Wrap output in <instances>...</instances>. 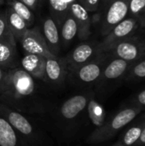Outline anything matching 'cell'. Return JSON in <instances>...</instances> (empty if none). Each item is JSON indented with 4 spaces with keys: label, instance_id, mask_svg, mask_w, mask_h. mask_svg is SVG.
I'll list each match as a JSON object with an SVG mask.
<instances>
[{
    "label": "cell",
    "instance_id": "cell-1",
    "mask_svg": "<svg viewBox=\"0 0 145 146\" xmlns=\"http://www.w3.org/2000/svg\"><path fill=\"white\" fill-rule=\"evenodd\" d=\"M93 93V90L86 89L55 103L50 113L39 121L55 142L68 145L79 138L87 123L85 110Z\"/></svg>",
    "mask_w": 145,
    "mask_h": 146
},
{
    "label": "cell",
    "instance_id": "cell-2",
    "mask_svg": "<svg viewBox=\"0 0 145 146\" xmlns=\"http://www.w3.org/2000/svg\"><path fill=\"white\" fill-rule=\"evenodd\" d=\"M0 102L38 121L50 113L55 104L38 93L35 80L19 66L7 71Z\"/></svg>",
    "mask_w": 145,
    "mask_h": 146
},
{
    "label": "cell",
    "instance_id": "cell-3",
    "mask_svg": "<svg viewBox=\"0 0 145 146\" xmlns=\"http://www.w3.org/2000/svg\"><path fill=\"white\" fill-rule=\"evenodd\" d=\"M0 115L17 132L28 146H54L55 141L35 118L0 102Z\"/></svg>",
    "mask_w": 145,
    "mask_h": 146
},
{
    "label": "cell",
    "instance_id": "cell-4",
    "mask_svg": "<svg viewBox=\"0 0 145 146\" xmlns=\"http://www.w3.org/2000/svg\"><path fill=\"white\" fill-rule=\"evenodd\" d=\"M143 109L135 104L122 108L107 119L101 127L93 130L87 136L85 142L88 145H96L111 139L121 129L129 125L142 112Z\"/></svg>",
    "mask_w": 145,
    "mask_h": 146
},
{
    "label": "cell",
    "instance_id": "cell-5",
    "mask_svg": "<svg viewBox=\"0 0 145 146\" xmlns=\"http://www.w3.org/2000/svg\"><path fill=\"white\" fill-rule=\"evenodd\" d=\"M107 62L108 56L104 54H98L92 60L68 72L67 81L77 88L91 89L100 80Z\"/></svg>",
    "mask_w": 145,
    "mask_h": 146
},
{
    "label": "cell",
    "instance_id": "cell-6",
    "mask_svg": "<svg viewBox=\"0 0 145 146\" xmlns=\"http://www.w3.org/2000/svg\"><path fill=\"white\" fill-rule=\"evenodd\" d=\"M141 27L143 26L138 20L131 16L126 17L104 36L103 40L97 44L98 53L106 54L115 44L133 36Z\"/></svg>",
    "mask_w": 145,
    "mask_h": 146
},
{
    "label": "cell",
    "instance_id": "cell-7",
    "mask_svg": "<svg viewBox=\"0 0 145 146\" xmlns=\"http://www.w3.org/2000/svg\"><path fill=\"white\" fill-rule=\"evenodd\" d=\"M104 55L134 63L145 56V40L133 35L115 44Z\"/></svg>",
    "mask_w": 145,
    "mask_h": 146
},
{
    "label": "cell",
    "instance_id": "cell-8",
    "mask_svg": "<svg viewBox=\"0 0 145 146\" xmlns=\"http://www.w3.org/2000/svg\"><path fill=\"white\" fill-rule=\"evenodd\" d=\"M130 0H109L101 12V33L106 36L117 24L128 17Z\"/></svg>",
    "mask_w": 145,
    "mask_h": 146
},
{
    "label": "cell",
    "instance_id": "cell-9",
    "mask_svg": "<svg viewBox=\"0 0 145 146\" xmlns=\"http://www.w3.org/2000/svg\"><path fill=\"white\" fill-rule=\"evenodd\" d=\"M132 64V62H126L121 58H112L104 66L101 78L96 85L97 90L94 91L95 94L98 93L103 95L107 93L109 86L115 81L125 76Z\"/></svg>",
    "mask_w": 145,
    "mask_h": 146
},
{
    "label": "cell",
    "instance_id": "cell-10",
    "mask_svg": "<svg viewBox=\"0 0 145 146\" xmlns=\"http://www.w3.org/2000/svg\"><path fill=\"white\" fill-rule=\"evenodd\" d=\"M21 48L26 53L44 56V58H53L55 56L50 50L41 30L36 27L28 28L19 40Z\"/></svg>",
    "mask_w": 145,
    "mask_h": 146
},
{
    "label": "cell",
    "instance_id": "cell-11",
    "mask_svg": "<svg viewBox=\"0 0 145 146\" xmlns=\"http://www.w3.org/2000/svg\"><path fill=\"white\" fill-rule=\"evenodd\" d=\"M68 67L64 58L56 56L45 58V80L46 85L53 88H62L68 80Z\"/></svg>",
    "mask_w": 145,
    "mask_h": 146
},
{
    "label": "cell",
    "instance_id": "cell-12",
    "mask_svg": "<svg viewBox=\"0 0 145 146\" xmlns=\"http://www.w3.org/2000/svg\"><path fill=\"white\" fill-rule=\"evenodd\" d=\"M97 44L85 42L76 46L65 57L68 71L70 72L78 67L88 62L98 55Z\"/></svg>",
    "mask_w": 145,
    "mask_h": 146
},
{
    "label": "cell",
    "instance_id": "cell-13",
    "mask_svg": "<svg viewBox=\"0 0 145 146\" xmlns=\"http://www.w3.org/2000/svg\"><path fill=\"white\" fill-rule=\"evenodd\" d=\"M70 14L74 18L78 26V38L82 41L88 39L91 33V18L90 12L77 1L71 5Z\"/></svg>",
    "mask_w": 145,
    "mask_h": 146
},
{
    "label": "cell",
    "instance_id": "cell-14",
    "mask_svg": "<svg viewBox=\"0 0 145 146\" xmlns=\"http://www.w3.org/2000/svg\"><path fill=\"white\" fill-rule=\"evenodd\" d=\"M20 67L35 80L45 83V58L44 56L26 53L21 60Z\"/></svg>",
    "mask_w": 145,
    "mask_h": 146
},
{
    "label": "cell",
    "instance_id": "cell-15",
    "mask_svg": "<svg viewBox=\"0 0 145 146\" xmlns=\"http://www.w3.org/2000/svg\"><path fill=\"white\" fill-rule=\"evenodd\" d=\"M85 113L87 123L93 127V130L101 127L107 120V113L105 108L100 103L98 98H96L95 92L91 96L88 100Z\"/></svg>",
    "mask_w": 145,
    "mask_h": 146
},
{
    "label": "cell",
    "instance_id": "cell-16",
    "mask_svg": "<svg viewBox=\"0 0 145 146\" xmlns=\"http://www.w3.org/2000/svg\"><path fill=\"white\" fill-rule=\"evenodd\" d=\"M42 30L44 40L50 50L55 56H58L61 48V37L59 27L57 26V24L51 16H47L44 20Z\"/></svg>",
    "mask_w": 145,
    "mask_h": 146
},
{
    "label": "cell",
    "instance_id": "cell-17",
    "mask_svg": "<svg viewBox=\"0 0 145 146\" xmlns=\"http://www.w3.org/2000/svg\"><path fill=\"white\" fill-rule=\"evenodd\" d=\"M0 146H28L13 127L0 115Z\"/></svg>",
    "mask_w": 145,
    "mask_h": 146
},
{
    "label": "cell",
    "instance_id": "cell-18",
    "mask_svg": "<svg viewBox=\"0 0 145 146\" xmlns=\"http://www.w3.org/2000/svg\"><path fill=\"white\" fill-rule=\"evenodd\" d=\"M18 67L16 44L0 41V68L9 70Z\"/></svg>",
    "mask_w": 145,
    "mask_h": 146
},
{
    "label": "cell",
    "instance_id": "cell-19",
    "mask_svg": "<svg viewBox=\"0 0 145 146\" xmlns=\"http://www.w3.org/2000/svg\"><path fill=\"white\" fill-rule=\"evenodd\" d=\"M4 12L8 27L15 40L19 41L26 31L29 28V25L11 8H8Z\"/></svg>",
    "mask_w": 145,
    "mask_h": 146
},
{
    "label": "cell",
    "instance_id": "cell-20",
    "mask_svg": "<svg viewBox=\"0 0 145 146\" xmlns=\"http://www.w3.org/2000/svg\"><path fill=\"white\" fill-rule=\"evenodd\" d=\"M78 0H49L51 17L58 27L70 13L71 5Z\"/></svg>",
    "mask_w": 145,
    "mask_h": 146
},
{
    "label": "cell",
    "instance_id": "cell-21",
    "mask_svg": "<svg viewBox=\"0 0 145 146\" xmlns=\"http://www.w3.org/2000/svg\"><path fill=\"white\" fill-rule=\"evenodd\" d=\"M145 127V115L142 116L141 119H139L138 121L134 123L132 127L127 128L121 136L120 140L118 141L121 145L125 146H132L135 145L138 139H140V136L144 131Z\"/></svg>",
    "mask_w": 145,
    "mask_h": 146
},
{
    "label": "cell",
    "instance_id": "cell-22",
    "mask_svg": "<svg viewBox=\"0 0 145 146\" xmlns=\"http://www.w3.org/2000/svg\"><path fill=\"white\" fill-rule=\"evenodd\" d=\"M59 32L61 42H62L64 45L69 44L73 41V39L78 35L77 23L70 13L67 15V17L60 25Z\"/></svg>",
    "mask_w": 145,
    "mask_h": 146
},
{
    "label": "cell",
    "instance_id": "cell-23",
    "mask_svg": "<svg viewBox=\"0 0 145 146\" xmlns=\"http://www.w3.org/2000/svg\"><path fill=\"white\" fill-rule=\"evenodd\" d=\"M9 8H11L17 15H19L29 26L34 21V15L26 4L20 0H11L9 2Z\"/></svg>",
    "mask_w": 145,
    "mask_h": 146
},
{
    "label": "cell",
    "instance_id": "cell-24",
    "mask_svg": "<svg viewBox=\"0 0 145 146\" xmlns=\"http://www.w3.org/2000/svg\"><path fill=\"white\" fill-rule=\"evenodd\" d=\"M128 16L138 20L145 28V0H130Z\"/></svg>",
    "mask_w": 145,
    "mask_h": 146
},
{
    "label": "cell",
    "instance_id": "cell-25",
    "mask_svg": "<svg viewBox=\"0 0 145 146\" xmlns=\"http://www.w3.org/2000/svg\"><path fill=\"white\" fill-rule=\"evenodd\" d=\"M126 80H139L145 79V60L134 62L127 72Z\"/></svg>",
    "mask_w": 145,
    "mask_h": 146
},
{
    "label": "cell",
    "instance_id": "cell-26",
    "mask_svg": "<svg viewBox=\"0 0 145 146\" xmlns=\"http://www.w3.org/2000/svg\"><path fill=\"white\" fill-rule=\"evenodd\" d=\"M0 41L16 44V40L8 27L5 12L0 13Z\"/></svg>",
    "mask_w": 145,
    "mask_h": 146
},
{
    "label": "cell",
    "instance_id": "cell-27",
    "mask_svg": "<svg viewBox=\"0 0 145 146\" xmlns=\"http://www.w3.org/2000/svg\"><path fill=\"white\" fill-rule=\"evenodd\" d=\"M109 0H78V2L90 13L102 12Z\"/></svg>",
    "mask_w": 145,
    "mask_h": 146
},
{
    "label": "cell",
    "instance_id": "cell-28",
    "mask_svg": "<svg viewBox=\"0 0 145 146\" xmlns=\"http://www.w3.org/2000/svg\"><path fill=\"white\" fill-rule=\"evenodd\" d=\"M132 102H133V104L135 105H138L142 108L145 107V90L139 92L135 96L134 99H132Z\"/></svg>",
    "mask_w": 145,
    "mask_h": 146
},
{
    "label": "cell",
    "instance_id": "cell-29",
    "mask_svg": "<svg viewBox=\"0 0 145 146\" xmlns=\"http://www.w3.org/2000/svg\"><path fill=\"white\" fill-rule=\"evenodd\" d=\"M20 1H21L30 9H32L33 11V10H36L37 6H38V3L39 0H20Z\"/></svg>",
    "mask_w": 145,
    "mask_h": 146
},
{
    "label": "cell",
    "instance_id": "cell-30",
    "mask_svg": "<svg viewBox=\"0 0 145 146\" xmlns=\"http://www.w3.org/2000/svg\"><path fill=\"white\" fill-rule=\"evenodd\" d=\"M7 71L8 70H4L2 68H0V92L3 89V82L7 74Z\"/></svg>",
    "mask_w": 145,
    "mask_h": 146
},
{
    "label": "cell",
    "instance_id": "cell-31",
    "mask_svg": "<svg viewBox=\"0 0 145 146\" xmlns=\"http://www.w3.org/2000/svg\"><path fill=\"white\" fill-rule=\"evenodd\" d=\"M135 145L145 146V127L144 129V131H143V133H142V134H141V136H140V139H138V143Z\"/></svg>",
    "mask_w": 145,
    "mask_h": 146
},
{
    "label": "cell",
    "instance_id": "cell-32",
    "mask_svg": "<svg viewBox=\"0 0 145 146\" xmlns=\"http://www.w3.org/2000/svg\"><path fill=\"white\" fill-rule=\"evenodd\" d=\"M112 146H125V145H121V143H119V142H117L116 144H115L114 145H112Z\"/></svg>",
    "mask_w": 145,
    "mask_h": 146
},
{
    "label": "cell",
    "instance_id": "cell-33",
    "mask_svg": "<svg viewBox=\"0 0 145 146\" xmlns=\"http://www.w3.org/2000/svg\"><path fill=\"white\" fill-rule=\"evenodd\" d=\"M3 3V0H0V4H2Z\"/></svg>",
    "mask_w": 145,
    "mask_h": 146
},
{
    "label": "cell",
    "instance_id": "cell-34",
    "mask_svg": "<svg viewBox=\"0 0 145 146\" xmlns=\"http://www.w3.org/2000/svg\"><path fill=\"white\" fill-rule=\"evenodd\" d=\"M75 146H84V145H75Z\"/></svg>",
    "mask_w": 145,
    "mask_h": 146
}]
</instances>
